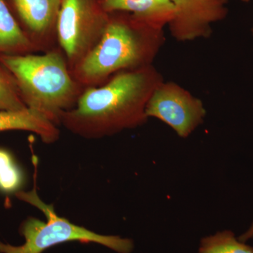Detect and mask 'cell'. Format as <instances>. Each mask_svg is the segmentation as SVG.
<instances>
[{"mask_svg":"<svg viewBox=\"0 0 253 253\" xmlns=\"http://www.w3.org/2000/svg\"><path fill=\"white\" fill-rule=\"evenodd\" d=\"M174 15L168 25L171 36L180 42L208 39L213 26L225 19L230 0H169Z\"/></svg>","mask_w":253,"mask_h":253,"instance_id":"cell-7","label":"cell"},{"mask_svg":"<svg viewBox=\"0 0 253 253\" xmlns=\"http://www.w3.org/2000/svg\"><path fill=\"white\" fill-rule=\"evenodd\" d=\"M108 14L124 12L152 27L164 29L172 21L174 8L169 0H99Z\"/></svg>","mask_w":253,"mask_h":253,"instance_id":"cell-9","label":"cell"},{"mask_svg":"<svg viewBox=\"0 0 253 253\" xmlns=\"http://www.w3.org/2000/svg\"><path fill=\"white\" fill-rule=\"evenodd\" d=\"M15 196L41 211L46 216V221L28 217L20 226V233L25 239L24 244L14 246L0 241V253H42L56 245L74 241L96 243L118 253H130L134 248L130 239L96 234L73 224L66 218L59 217L53 205L42 201L36 186L28 192L18 191Z\"/></svg>","mask_w":253,"mask_h":253,"instance_id":"cell-4","label":"cell"},{"mask_svg":"<svg viewBox=\"0 0 253 253\" xmlns=\"http://www.w3.org/2000/svg\"><path fill=\"white\" fill-rule=\"evenodd\" d=\"M0 63L14 76L28 109L56 126L61 115L76 106L84 89L73 77L59 46L42 54L1 55Z\"/></svg>","mask_w":253,"mask_h":253,"instance_id":"cell-3","label":"cell"},{"mask_svg":"<svg viewBox=\"0 0 253 253\" xmlns=\"http://www.w3.org/2000/svg\"><path fill=\"white\" fill-rule=\"evenodd\" d=\"M26 33L38 51L58 47L56 22L61 0H13Z\"/></svg>","mask_w":253,"mask_h":253,"instance_id":"cell-8","label":"cell"},{"mask_svg":"<svg viewBox=\"0 0 253 253\" xmlns=\"http://www.w3.org/2000/svg\"><path fill=\"white\" fill-rule=\"evenodd\" d=\"M251 33H252L253 36V27L252 28V29H251Z\"/></svg>","mask_w":253,"mask_h":253,"instance_id":"cell-17","label":"cell"},{"mask_svg":"<svg viewBox=\"0 0 253 253\" xmlns=\"http://www.w3.org/2000/svg\"><path fill=\"white\" fill-rule=\"evenodd\" d=\"M238 239L240 241H242V242H246V241L253 239V221L249 229L244 234H243L242 235L240 236Z\"/></svg>","mask_w":253,"mask_h":253,"instance_id":"cell-15","label":"cell"},{"mask_svg":"<svg viewBox=\"0 0 253 253\" xmlns=\"http://www.w3.org/2000/svg\"><path fill=\"white\" fill-rule=\"evenodd\" d=\"M24 182V173L14 156L7 150L0 148V192L16 194L21 191Z\"/></svg>","mask_w":253,"mask_h":253,"instance_id":"cell-12","label":"cell"},{"mask_svg":"<svg viewBox=\"0 0 253 253\" xmlns=\"http://www.w3.org/2000/svg\"><path fill=\"white\" fill-rule=\"evenodd\" d=\"M166 41L164 29L111 13L99 42L71 72L84 89L101 85L121 71L154 65Z\"/></svg>","mask_w":253,"mask_h":253,"instance_id":"cell-2","label":"cell"},{"mask_svg":"<svg viewBox=\"0 0 253 253\" xmlns=\"http://www.w3.org/2000/svg\"><path fill=\"white\" fill-rule=\"evenodd\" d=\"M22 130L31 131L46 144H52L59 139L57 126L34 110L0 111V131Z\"/></svg>","mask_w":253,"mask_h":253,"instance_id":"cell-10","label":"cell"},{"mask_svg":"<svg viewBox=\"0 0 253 253\" xmlns=\"http://www.w3.org/2000/svg\"><path fill=\"white\" fill-rule=\"evenodd\" d=\"M164 81L154 65L116 73L101 85L85 88L76 106L61 115L59 124L89 139L143 126L150 97Z\"/></svg>","mask_w":253,"mask_h":253,"instance_id":"cell-1","label":"cell"},{"mask_svg":"<svg viewBox=\"0 0 253 253\" xmlns=\"http://www.w3.org/2000/svg\"><path fill=\"white\" fill-rule=\"evenodd\" d=\"M241 1H244V2H249L251 0H241Z\"/></svg>","mask_w":253,"mask_h":253,"instance_id":"cell-16","label":"cell"},{"mask_svg":"<svg viewBox=\"0 0 253 253\" xmlns=\"http://www.w3.org/2000/svg\"><path fill=\"white\" fill-rule=\"evenodd\" d=\"M37 51L36 45L16 21L5 0H0V56Z\"/></svg>","mask_w":253,"mask_h":253,"instance_id":"cell-11","label":"cell"},{"mask_svg":"<svg viewBox=\"0 0 253 253\" xmlns=\"http://www.w3.org/2000/svg\"><path fill=\"white\" fill-rule=\"evenodd\" d=\"M109 18L99 0H61L57 44L71 71L99 42Z\"/></svg>","mask_w":253,"mask_h":253,"instance_id":"cell-5","label":"cell"},{"mask_svg":"<svg viewBox=\"0 0 253 253\" xmlns=\"http://www.w3.org/2000/svg\"><path fill=\"white\" fill-rule=\"evenodd\" d=\"M198 253H253V246L236 239L231 231H223L201 240Z\"/></svg>","mask_w":253,"mask_h":253,"instance_id":"cell-13","label":"cell"},{"mask_svg":"<svg viewBox=\"0 0 253 253\" xmlns=\"http://www.w3.org/2000/svg\"><path fill=\"white\" fill-rule=\"evenodd\" d=\"M27 108L14 76L0 63V111H18Z\"/></svg>","mask_w":253,"mask_h":253,"instance_id":"cell-14","label":"cell"},{"mask_svg":"<svg viewBox=\"0 0 253 253\" xmlns=\"http://www.w3.org/2000/svg\"></svg>","mask_w":253,"mask_h":253,"instance_id":"cell-18","label":"cell"},{"mask_svg":"<svg viewBox=\"0 0 253 253\" xmlns=\"http://www.w3.org/2000/svg\"><path fill=\"white\" fill-rule=\"evenodd\" d=\"M206 113L202 100L172 81H164L156 88L146 109L148 118L166 123L181 138L203 124Z\"/></svg>","mask_w":253,"mask_h":253,"instance_id":"cell-6","label":"cell"}]
</instances>
